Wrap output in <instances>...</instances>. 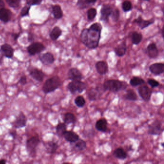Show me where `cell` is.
Listing matches in <instances>:
<instances>
[{
    "instance_id": "1",
    "label": "cell",
    "mask_w": 164,
    "mask_h": 164,
    "mask_svg": "<svg viewBox=\"0 0 164 164\" xmlns=\"http://www.w3.org/2000/svg\"><path fill=\"white\" fill-rule=\"evenodd\" d=\"M102 26L99 23H93L89 28H84L81 34L82 43L90 49L97 48L101 36Z\"/></svg>"
},
{
    "instance_id": "2",
    "label": "cell",
    "mask_w": 164,
    "mask_h": 164,
    "mask_svg": "<svg viewBox=\"0 0 164 164\" xmlns=\"http://www.w3.org/2000/svg\"><path fill=\"white\" fill-rule=\"evenodd\" d=\"M62 84V82L59 77L57 76L52 77L45 81L43 84L42 90L45 94L54 92Z\"/></svg>"
},
{
    "instance_id": "3",
    "label": "cell",
    "mask_w": 164,
    "mask_h": 164,
    "mask_svg": "<svg viewBox=\"0 0 164 164\" xmlns=\"http://www.w3.org/2000/svg\"><path fill=\"white\" fill-rule=\"evenodd\" d=\"M105 91L117 92L126 89L127 84L125 82L116 80H107L102 85Z\"/></svg>"
},
{
    "instance_id": "4",
    "label": "cell",
    "mask_w": 164,
    "mask_h": 164,
    "mask_svg": "<svg viewBox=\"0 0 164 164\" xmlns=\"http://www.w3.org/2000/svg\"><path fill=\"white\" fill-rule=\"evenodd\" d=\"M40 142V138L38 135H34L27 141V151L32 157H35L36 156V149Z\"/></svg>"
},
{
    "instance_id": "5",
    "label": "cell",
    "mask_w": 164,
    "mask_h": 164,
    "mask_svg": "<svg viewBox=\"0 0 164 164\" xmlns=\"http://www.w3.org/2000/svg\"><path fill=\"white\" fill-rule=\"evenodd\" d=\"M87 84L82 81H72L67 85V88L72 94L81 93L86 90Z\"/></svg>"
},
{
    "instance_id": "6",
    "label": "cell",
    "mask_w": 164,
    "mask_h": 164,
    "mask_svg": "<svg viewBox=\"0 0 164 164\" xmlns=\"http://www.w3.org/2000/svg\"><path fill=\"white\" fill-rule=\"evenodd\" d=\"M45 47L41 42H34L27 47V51L30 56H33L39 54L45 50Z\"/></svg>"
},
{
    "instance_id": "7",
    "label": "cell",
    "mask_w": 164,
    "mask_h": 164,
    "mask_svg": "<svg viewBox=\"0 0 164 164\" xmlns=\"http://www.w3.org/2000/svg\"><path fill=\"white\" fill-rule=\"evenodd\" d=\"M163 132L161 121L156 120L149 125L148 133L151 135H159Z\"/></svg>"
},
{
    "instance_id": "8",
    "label": "cell",
    "mask_w": 164,
    "mask_h": 164,
    "mask_svg": "<svg viewBox=\"0 0 164 164\" xmlns=\"http://www.w3.org/2000/svg\"><path fill=\"white\" fill-rule=\"evenodd\" d=\"M138 92L139 95L142 99L146 102H148L151 98L152 91L147 86L143 85L138 88Z\"/></svg>"
},
{
    "instance_id": "9",
    "label": "cell",
    "mask_w": 164,
    "mask_h": 164,
    "mask_svg": "<svg viewBox=\"0 0 164 164\" xmlns=\"http://www.w3.org/2000/svg\"><path fill=\"white\" fill-rule=\"evenodd\" d=\"M27 123V118L24 113L20 112L16 120L12 123V125L15 129H18L25 127Z\"/></svg>"
},
{
    "instance_id": "10",
    "label": "cell",
    "mask_w": 164,
    "mask_h": 164,
    "mask_svg": "<svg viewBox=\"0 0 164 164\" xmlns=\"http://www.w3.org/2000/svg\"><path fill=\"white\" fill-rule=\"evenodd\" d=\"M113 9L109 4H104L100 11V20L104 22H108L112 14Z\"/></svg>"
},
{
    "instance_id": "11",
    "label": "cell",
    "mask_w": 164,
    "mask_h": 164,
    "mask_svg": "<svg viewBox=\"0 0 164 164\" xmlns=\"http://www.w3.org/2000/svg\"><path fill=\"white\" fill-rule=\"evenodd\" d=\"M0 52H1L2 56L8 58H12L14 57V49L7 43H5L1 46Z\"/></svg>"
},
{
    "instance_id": "12",
    "label": "cell",
    "mask_w": 164,
    "mask_h": 164,
    "mask_svg": "<svg viewBox=\"0 0 164 164\" xmlns=\"http://www.w3.org/2000/svg\"><path fill=\"white\" fill-rule=\"evenodd\" d=\"M133 23L137 24V25L141 29H143L147 28L155 23V20L152 19L151 20H144L141 16H139L137 18L134 19Z\"/></svg>"
},
{
    "instance_id": "13",
    "label": "cell",
    "mask_w": 164,
    "mask_h": 164,
    "mask_svg": "<svg viewBox=\"0 0 164 164\" xmlns=\"http://www.w3.org/2000/svg\"><path fill=\"white\" fill-rule=\"evenodd\" d=\"M39 58L41 62L44 65H51L54 63L55 61L53 54L49 52L40 54Z\"/></svg>"
},
{
    "instance_id": "14",
    "label": "cell",
    "mask_w": 164,
    "mask_h": 164,
    "mask_svg": "<svg viewBox=\"0 0 164 164\" xmlns=\"http://www.w3.org/2000/svg\"><path fill=\"white\" fill-rule=\"evenodd\" d=\"M151 73L156 76L162 74L164 72V64L163 63H157L150 65L149 67Z\"/></svg>"
},
{
    "instance_id": "15",
    "label": "cell",
    "mask_w": 164,
    "mask_h": 164,
    "mask_svg": "<svg viewBox=\"0 0 164 164\" xmlns=\"http://www.w3.org/2000/svg\"><path fill=\"white\" fill-rule=\"evenodd\" d=\"M146 53L151 59H155L159 55V51L155 43L149 44L146 50Z\"/></svg>"
},
{
    "instance_id": "16",
    "label": "cell",
    "mask_w": 164,
    "mask_h": 164,
    "mask_svg": "<svg viewBox=\"0 0 164 164\" xmlns=\"http://www.w3.org/2000/svg\"><path fill=\"white\" fill-rule=\"evenodd\" d=\"M67 75L68 78L71 81H81L83 78L81 71L77 68H72L69 69Z\"/></svg>"
},
{
    "instance_id": "17",
    "label": "cell",
    "mask_w": 164,
    "mask_h": 164,
    "mask_svg": "<svg viewBox=\"0 0 164 164\" xmlns=\"http://www.w3.org/2000/svg\"><path fill=\"white\" fill-rule=\"evenodd\" d=\"M29 75L34 80L42 82L44 79V75L43 71L37 68H33L29 71Z\"/></svg>"
},
{
    "instance_id": "18",
    "label": "cell",
    "mask_w": 164,
    "mask_h": 164,
    "mask_svg": "<svg viewBox=\"0 0 164 164\" xmlns=\"http://www.w3.org/2000/svg\"><path fill=\"white\" fill-rule=\"evenodd\" d=\"M96 68L98 73L101 75H104L108 72V66L107 63L103 61H100L95 64Z\"/></svg>"
},
{
    "instance_id": "19",
    "label": "cell",
    "mask_w": 164,
    "mask_h": 164,
    "mask_svg": "<svg viewBox=\"0 0 164 164\" xmlns=\"http://www.w3.org/2000/svg\"><path fill=\"white\" fill-rule=\"evenodd\" d=\"M102 90L100 88H92L90 89L88 93V97L91 101L97 100L101 96V92Z\"/></svg>"
},
{
    "instance_id": "20",
    "label": "cell",
    "mask_w": 164,
    "mask_h": 164,
    "mask_svg": "<svg viewBox=\"0 0 164 164\" xmlns=\"http://www.w3.org/2000/svg\"><path fill=\"white\" fill-rule=\"evenodd\" d=\"M63 137L66 141L70 143H73L80 139L78 134L73 131H66L63 134Z\"/></svg>"
},
{
    "instance_id": "21",
    "label": "cell",
    "mask_w": 164,
    "mask_h": 164,
    "mask_svg": "<svg viewBox=\"0 0 164 164\" xmlns=\"http://www.w3.org/2000/svg\"><path fill=\"white\" fill-rule=\"evenodd\" d=\"M12 14L11 11L8 9H0V20L4 22L7 23L10 21Z\"/></svg>"
},
{
    "instance_id": "22",
    "label": "cell",
    "mask_w": 164,
    "mask_h": 164,
    "mask_svg": "<svg viewBox=\"0 0 164 164\" xmlns=\"http://www.w3.org/2000/svg\"><path fill=\"white\" fill-rule=\"evenodd\" d=\"M107 121L105 118H101L97 120L95 124V128L97 131L106 132L107 130Z\"/></svg>"
},
{
    "instance_id": "23",
    "label": "cell",
    "mask_w": 164,
    "mask_h": 164,
    "mask_svg": "<svg viewBox=\"0 0 164 164\" xmlns=\"http://www.w3.org/2000/svg\"><path fill=\"white\" fill-rule=\"evenodd\" d=\"M127 44L125 42H123L122 43L118 44L116 48L114 49V51L116 56L118 57H122L125 55L126 53Z\"/></svg>"
},
{
    "instance_id": "24",
    "label": "cell",
    "mask_w": 164,
    "mask_h": 164,
    "mask_svg": "<svg viewBox=\"0 0 164 164\" xmlns=\"http://www.w3.org/2000/svg\"><path fill=\"white\" fill-rule=\"evenodd\" d=\"M96 2L97 0H77V5L79 8L83 9L93 6Z\"/></svg>"
},
{
    "instance_id": "25",
    "label": "cell",
    "mask_w": 164,
    "mask_h": 164,
    "mask_svg": "<svg viewBox=\"0 0 164 164\" xmlns=\"http://www.w3.org/2000/svg\"><path fill=\"white\" fill-rule=\"evenodd\" d=\"M58 147V144L53 141L48 142L45 145L46 152L48 154H53L56 153Z\"/></svg>"
},
{
    "instance_id": "26",
    "label": "cell",
    "mask_w": 164,
    "mask_h": 164,
    "mask_svg": "<svg viewBox=\"0 0 164 164\" xmlns=\"http://www.w3.org/2000/svg\"><path fill=\"white\" fill-rule=\"evenodd\" d=\"M52 13L56 19H60L63 17V12L60 6L58 4L52 6Z\"/></svg>"
},
{
    "instance_id": "27",
    "label": "cell",
    "mask_w": 164,
    "mask_h": 164,
    "mask_svg": "<svg viewBox=\"0 0 164 164\" xmlns=\"http://www.w3.org/2000/svg\"><path fill=\"white\" fill-rule=\"evenodd\" d=\"M113 156L120 160H124L127 157V154L123 148H117L113 152Z\"/></svg>"
},
{
    "instance_id": "28",
    "label": "cell",
    "mask_w": 164,
    "mask_h": 164,
    "mask_svg": "<svg viewBox=\"0 0 164 164\" xmlns=\"http://www.w3.org/2000/svg\"><path fill=\"white\" fill-rule=\"evenodd\" d=\"M62 34V30L59 27H54L50 33V38L52 41H57L60 37Z\"/></svg>"
},
{
    "instance_id": "29",
    "label": "cell",
    "mask_w": 164,
    "mask_h": 164,
    "mask_svg": "<svg viewBox=\"0 0 164 164\" xmlns=\"http://www.w3.org/2000/svg\"><path fill=\"white\" fill-rule=\"evenodd\" d=\"M132 43L134 45L140 44L142 41V34L137 32H133L131 33Z\"/></svg>"
},
{
    "instance_id": "30",
    "label": "cell",
    "mask_w": 164,
    "mask_h": 164,
    "mask_svg": "<svg viewBox=\"0 0 164 164\" xmlns=\"http://www.w3.org/2000/svg\"><path fill=\"white\" fill-rule=\"evenodd\" d=\"M63 120H64V123H65L66 125H69L75 123L76 117L73 113L68 112L66 113L64 115Z\"/></svg>"
},
{
    "instance_id": "31",
    "label": "cell",
    "mask_w": 164,
    "mask_h": 164,
    "mask_svg": "<svg viewBox=\"0 0 164 164\" xmlns=\"http://www.w3.org/2000/svg\"><path fill=\"white\" fill-rule=\"evenodd\" d=\"M74 148L77 151H82L87 147V144L86 142L83 140L82 139H78L75 142H73Z\"/></svg>"
},
{
    "instance_id": "32",
    "label": "cell",
    "mask_w": 164,
    "mask_h": 164,
    "mask_svg": "<svg viewBox=\"0 0 164 164\" xmlns=\"http://www.w3.org/2000/svg\"><path fill=\"white\" fill-rule=\"evenodd\" d=\"M125 99L130 101H136L138 99V96L134 90L129 89L127 91L126 94L125 95Z\"/></svg>"
},
{
    "instance_id": "33",
    "label": "cell",
    "mask_w": 164,
    "mask_h": 164,
    "mask_svg": "<svg viewBox=\"0 0 164 164\" xmlns=\"http://www.w3.org/2000/svg\"><path fill=\"white\" fill-rule=\"evenodd\" d=\"M144 83H145V81L143 78L139 77H133L131 78L130 81V85L133 87L140 86Z\"/></svg>"
},
{
    "instance_id": "34",
    "label": "cell",
    "mask_w": 164,
    "mask_h": 164,
    "mask_svg": "<svg viewBox=\"0 0 164 164\" xmlns=\"http://www.w3.org/2000/svg\"><path fill=\"white\" fill-rule=\"evenodd\" d=\"M67 131V125L65 123H59L56 127L57 135L59 137H63V134Z\"/></svg>"
},
{
    "instance_id": "35",
    "label": "cell",
    "mask_w": 164,
    "mask_h": 164,
    "mask_svg": "<svg viewBox=\"0 0 164 164\" xmlns=\"http://www.w3.org/2000/svg\"><path fill=\"white\" fill-rule=\"evenodd\" d=\"M75 104L78 107H83L86 104V101L82 96L79 95L74 100Z\"/></svg>"
},
{
    "instance_id": "36",
    "label": "cell",
    "mask_w": 164,
    "mask_h": 164,
    "mask_svg": "<svg viewBox=\"0 0 164 164\" xmlns=\"http://www.w3.org/2000/svg\"><path fill=\"white\" fill-rule=\"evenodd\" d=\"M97 10L94 8H90L87 11V18L90 21H92L95 18L97 15Z\"/></svg>"
},
{
    "instance_id": "37",
    "label": "cell",
    "mask_w": 164,
    "mask_h": 164,
    "mask_svg": "<svg viewBox=\"0 0 164 164\" xmlns=\"http://www.w3.org/2000/svg\"><path fill=\"white\" fill-rule=\"evenodd\" d=\"M122 8L125 12H127L132 10V2L130 1L126 0L123 2L122 4Z\"/></svg>"
},
{
    "instance_id": "38",
    "label": "cell",
    "mask_w": 164,
    "mask_h": 164,
    "mask_svg": "<svg viewBox=\"0 0 164 164\" xmlns=\"http://www.w3.org/2000/svg\"><path fill=\"white\" fill-rule=\"evenodd\" d=\"M110 17H111L112 20L114 22H117L119 20V17H120V12H119V10L117 9H113V11H112V14H111Z\"/></svg>"
},
{
    "instance_id": "39",
    "label": "cell",
    "mask_w": 164,
    "mask_h": 164,
    "mask_svg": "<svg viewBox=\"0 0 164 164\" xmlns=\"http://www.w3.org/2000/svg\"><path fill=\"white\" fill-rule=\"evenodd\" d=\"M8 5L11 7L17 8L20 4V0H5Z\"/></svg>"
},
{
    "instance_id": "40",
    "label": "cell",
    "mask_w": 164,
    "mask_h": 164,
    "mask_svg": "<svg viewBox=\"0 0 164 164\" xmlns=\"http://www.w3.org/2000/svg\"><path fill=\"white\" fill-rule=\"evenodd\" d=\"M30 7L31 6L27 4L22 9L20 13V15L21 17H26L29 15V10H30Z\"/></svg>"
},
{
    "instance_id": "41",
    "label": "cell",
    "mask_w": 164,
    "mask_h": 164,
    "mask_svg": "<svg viewBox=\"0 0 164 164\" xmlns=\"http://www.w3.org/2000/svg\"><path fill=\"white\" fill-rule=\"evenodd\" d=\"M147 82V83L152 88H156V87H158L159 86V85H160L159 82L154 80V79H152V78H148Z\"/></svg>"
},
{
    "instance_id": "42",
    "label": "cell",
    "mask_w": 164,
    "mask_h": 164,
    "mask_svg": "<svg viewBox=\"0 0 164 164\" xmlns=\"http://www.w3.org/2000/svg\"><path fill=\"white\" fill-rule=\"evenodd\" d=\"M43 0H26L27 4L30 6L38 5L41 4Z\"/></svg>"
},
{
    "instance_id": "43",
    "label": "cell",
    "mask_w": 164,
    "mask_h": 164,
    "mask_svg": "<svg viewBox=\"0 0 164 164\" xmlns=\"http://www.w3.org/2000/svg\"><path fill=\"white\" fill-rule=\"evenodd\" d=\"M18 82L22 85H25L27 83V77L26 76L23 75L20 77V79L18 81Z\"/></svg>"
},
{
    "instance_id": "44",
    "label": "cell",
    "mask_w": 164,
    "mask_h": 164,
    "mask_svg": "<svg viewBox=\"0 0 164 164\" xmlns=\"http://www.w3.org/2000/svg\"><path fill=\"white\" fill-rule=\"evenodd\" d=\"M10 134L14 139H16L17 136V132L16 131H12L11 132H10Z\"/></svg>"
},
{
    "instance_id": "45",
    "label": "cell",
    "mask_w": 164,
    "mask_h": 164,
    "mask_svg": "<svg viewBox=\"0 0 164 164\" xmlns=\"http://www.w3.org/2000/svg\"><path fill=\"white\" fill-rule=\"evenodd\" d=\"M19 36H20V34H19V33H15L13 34H12V36H13V38H14V41H17L18 38H19Z\"/></svg>"
},
{
    "instance_id": "46",
    "label": "cell",
    "mask_w": 164,
    "mask_h": 164,
    "mask_svg": "<svg viewBox=\"0 0 164 164\" xmlns=\"http://www.w3.org/2000/svg\"><path fill=\"white\" fill-rule=\"evenodd\" d=\"M28 40L29 42H32L34 40L33 36L32 34L28 35Z\"/></svg>"
},
{
    "instance_id": "47",
    "label": "cell",
    "mask_w": 164,
    "mask_h": 164,
    "mask_svg": "<svg viewBox=\"0 0 164 164\" xmlns=\"http://www.w3.org/2000/svg\"><path fill=\"white\" fill-rule=\"evenodd\" d=\"M5 7V3L3 0H0V9L3 8Z\"/></svg>"
},
{
    "instance_id": "48",
    "label": "cell",
    "mask_w": 164,
    "mask_h": 164,
    "mask_svg": "<svg viewBox=\"0 0 164 164\" xmlns=\"http://www.w3.org/2000/svg\"><path fill=\"white\" fill-rule=\"evenodd\" d=\"M7 163V160H5V159H2L0 160V164H6Z\"/></svg>"
},
{
    "instance_id": "49",
    "label": "cell",
    "mask_w": 164,
    "mask_h": 164,
    "mask_svg": "<svg viewBox=\"0 0 164 164\" xmlns=\"http://www.w3.org/2000/svg\"><path fill=\"white\" fill-rule=\"evenodd\" d=\"M143 1H145L149 2V1H150V0H143Z\"/></svg>"
},
{
    "instance_id": "50",
    "label": "cell",
    "mask_w": 164,
    "mask_h": 164,
    "mask_svg": "<svg viewBox=\"0 0 164 164\" xmlns=\"http://www.w3.org/2000/svg\"><path fill=\"white\" fill-rule=\"evenodd\" d=\"M162 144V145H162V147H164V142H163V143H162V144Z\"/></svg>"
}]
</instances>
